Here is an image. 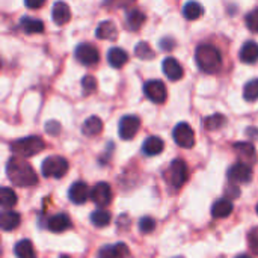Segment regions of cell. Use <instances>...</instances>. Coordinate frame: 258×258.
<instances>
[{"label": "cell", "mask_w": 258, "mask_h": 258, "mask_svg": "<svg viewBox=\"0 0 258 258\" xmlns=\"http://www.w3.org/2000/svg\"><path fill=\"white\" fill-rule=\"evenodd\" d=\"M95 35H97V38H100V39L113 41V39H116V36H118V29H116V26H115L112 21H101V23L98 24L97 30H95Z\"/></svg>", "instance_id": "obj_21"}, {"label": "cell", "mask_w": 258, "mask_h": 258, "mask_svg": "<svg viewBox=\"0 0 258 258\" xmlns=\"http://www.w3.org/2000/svg\"><path fill=\"white\" fill-rule=\"evenodd\" d=\"M101 130H103V122L98 116H89L82 125V133L85 136H89V138L100 135Z\"/></svg>", "instance_id": "obj_23"}, {"label": "cell", "mask_w": 258, "mask_h": 258, "mask_svg": "<svg viewBox=\"0 0 258 258\" xmlns=\"http://www.w3.org/2000/svg\"><path fill=\"white\" fill-rule=\"evenodd\" d=\"M127 60H128V54H127L122 48H119V47H113V48H110L109 53H107V62H109L110 67H113V68H121V67H124V65L127 63Z\"/></svg>", "instance_id": "obj_22"}, {"label": "cell", "mask_w": 258, "mask_h": 258, "mask_svg": "<svg viewBox=\"0 0 258 258\" xmlns=\"http://www.w3.org/2000/svg\"><path fill=\"white\" fill-rule=\"evenodd\" d=\"M227 177L230 180L231 184H246L252 180V169H251V165L245 163V162H239V163H234L228 172H227Z\"/></svg>", "instance_id": "obj_6"}, {"label": "cell", "mask_w": 258, "mask_h": 258, "mask_svg": "<svg viewBox=\"0 0 258 258\" xmlns=\"http://www.w3.org/2000/svg\"><path fill=\"white\" fill-rule=\"evenodd\" d=\"M204 14V8L201 3L192 0V2H187L183 8V15L187 18V20H198L200 17H203Z\"/></svg>", "instance_id": "obj_27"}, {"label": "cell", "mask_w": 258, "mask_h": 258, "mask_svg": "<svg viewBox=\"0 0 258 258\" xmlns=\"http://www.w3.org/2000/svg\"><path fill=\"white\" fill-rule=\"evenodd\" d=\"M160 45H162V48H163V50H172V48H174V45H175V42H174L172 39L166 38V39H162Z\"/></svg>", "instance_id": "obj_42"}, {"label": "cell", "mask_w": 258, "mask_h": 258, "mask_svg": "<svg viewBox=\"0 0 258 258\" xmlns=\"http://www.w3.org/2000/svg\"><path fill=\"white\" fill-rule=\"evenodd\" d=\"M245 21H246V26H248V29H249L251 32L258 33V8L252 9V11L246 15Z\"/></svg>", "instance_id": "obj_36"}, {"label": "cell", "mask_w": 258, "mask_h": 258, "mask_svg": "<svg viewBox=\"0 0 258 258\" xmlns=\"http://www.w3.org/2000/svg\"><path fill=\"white\" fill-rule=\"evenodd\" d=\"M74 54H76V59L82 65H86V67L95 65L100 59V53L92 44H79Z\"/></svg>", "instance_id": "obj_10"}, {"label": "cell", "mask_w": 258, "mask_h": 258, "mask_svg": "<svg viewBox=\"0 0 258 258\" xmlns=\"http://www.w3.org/2000/svg\"><path fill=\"white\" fill-rule=\"evenodd\" d=\"M82 89H83V94L85 95L92 94L97 89V80L92 76H85L82 79Z\"/></svg>", "instance_id": "obj_34"}, {"label": "cell", "mask_w": 258, "mask_h": 258, "mask_svg": "<svg viewBox=\"0 0 258 258\" xmlns=\"http://www.w3.org/2000/svg\"><path fill=\"white\" fill-rule=\"evenodd\" d=\"M45 148L44 141L39 136H27L17 139L11 144V151L18 157H32Z\"/></svg>", "instance_id": "obj_3"}, {"label": "cell", "mask_w": 258, "mask_h": 258, "mask_svg": "<svg viewBox=\"0 0 258 258\" xmlns=\"http://www.w3.org/2000/svg\"><path fill=\"white\" fill-rule=\"evenodd\" d=\"M147 17L144 12L138 11V9H133V11H128L127 15H125V21H127V27L130 30H139L142 27V24L145 23Z\"/></svg>", "instance_id": "obj_26"}, {"label": "cell", "mask_w": 258, "mask_h": 258, "mask_svg": "<svg viewBox=\"0 0 258 258\" xmlns=\"http://www.w3.org/2000/svg\"><path fill=\"white\" fill-rule=\"evenodd\" d=\"M0 204L3 209H12L17 204V194L9 187H2L0 190Z\"/></svg>", "instance_id": "obj_31"}, {"label": "cell", "mask_w": 258, "mask_h": 258, "mask_svg": "<svg viewBox=\"0 0 258 258\" xmlns=\"http://www.w3.org/2000/svg\"><path fill=\"white\" fill-rule=\"evenodd\" d=\"M174 258H183V257H174Z\"/></svg>", "instance_id": "obj_44"}, {"label": "cell", "mask_w": 258, "mask_h": 258, "mask_svg": "<svg viewBox=\"0 0 258 258\" xmlns=\"http://www.w3.org/2000/svg\"><path fill=\"white\" fill-rule=\"evenodd\" d=\"M135 53H136V56H138L139 59H142V60H148V59H153V57L156 56L154 50L150 47L148 42H139V44L136 45V48H135Z\"/></svg>", "instance_id": "obj_32"}, {"label": "cell", "mask_w": 258, "mask_h": 258, "mask_svg": "<svg viewBox=\"0 0 258 258\" xmlns=\"http://www.w3.org/2000/svg\"><path fill=\"white\" fill-rule=\"evenodd\" d=\"M130 254L125 243L106 245L98 251V258H127Z\"/></svg>", "instance_id": "obj_13"}, {"label": "cell", "mask_w": 258, "mask_h": 258, "mask_svg": "<svg viewBox=\"0 0 258 258\" xmlns=\"http://www.w3.org/2000/svg\"><path fill=\"white\" fill-rule=\"evenodd\" d=\"M187 175H189V171H187L186 162L181 159H175V160H172V163L169 165V168L166 171V181L172 187L180 189L186 183Z\"/></svg>", "instance_id": "obj_5"}, {"label": "cell", "mask_w": 258, "mask_h": 258, "mask_svg": "<svg viewBox=\"0 0 258 258\" xmlns=\"http://www.w3.org/2000/svg\"><path fill=\"white\" fill-rule=\"evenodd\" d=\"M51 17H53V21L56 24H59V26L67 24L71 20L70 6L65 2H56L54 6H53V9H51Z\"/></svg>", "instance_id": "obj_16"}, {"label": "cell", "mask_w": 258, "mask_h": 258, "mask_svg": "<svg viewBox=\"0 0 258 258\" xmlns=\"http://www.w3.org/2000/svg\"><path fill=\"white\" fill-rule=\"evenodd\" d=\"M163 148H165V142L157 136H150L142 145V151L147 156H157L163 151Z\"/></svg>", "instance_id": "obj_24"}, {"label": "cell", "mask_w": 258, "mask_h": 258, "mask_svg": "<svg viewBox=\"0 0 258 258\" xmlns=\"http://www.w3.org/2000/svg\"><path fill=\"white\" fill-rule=\"evenodd\" d=\"M60 258H68V257H60Z\"/></svg>", "instance_id": "obj_46"}, {"label": "cell", "mask_w": 258, "mask_h": 258, "mask_svg": "<svg viewBox=\"0 0 258 258\" xmlns=\"http://www.w3.org/2000/svg\"><path fill=\"white\" fill-rule=\"evenodd\" d=\"M236 258H252V257H249V255H246V254H242V255H239V257H236Z\"/></svg>", "instance_id": "obj_43"}, {"label": "cell", "mask_w": 258, "mask_h": 258, "mask_svg": "<svg viewBox=\"0 0 258 258\" xmlns=\"http://www.w3.org/2000/svg\"><path fill=\"white\" fill-rule=\"evenodd\" d=\"M68 198L74 204H85L88 198H91V192L88 189V184L85 181H76L71 184L68 190Z\"/></svg>", "instance_id": "obj_12"}, {"label": "cell", "mask_w": 258, "mask_h": 258, "mask_svg": "<svg viewBox=\"0 0 258 258\" xmlns=\"http://www.w3.org/2000/svg\"><path fill=\"white\" fill-rule=\"evenodd\" d=\"M248 245H249V249L258 255V227L252 228L249 233H248Z\"/></svg>", "instance_id": "obj_37"}, {"label": "cell", "mask_w": 258, "mask_h": 258, "mask_svg": "<svg viewBox=\"0 0 258 258\" xmlns=\"http://www.w3.org/2000/svg\"><path fill=\"white\" fill-rule=\"evenodd\" d=\"M163 73L165 76L172 80V82H177L183 77V67L180 65V62L174 57H166L163 60Z\"/></svg>", "instance_id": "obj_15"}, {"label": "cell", "mask_w": 258, "mask_h": 258, "mask_svg": "<svg viewBox=\"0 0 258 258\" xmlns=\"http://www.w3.org/2000/svg\"><path fill=\"white\" fill-rule=\"evenodd\" d=\"M15 255H17V258H36L32 242L30 240H20L15 245Z\"/></svg>", "instance_id": "obj_28"}, {"label": "cell", "mask_w": 258, "mask_h": 258, "mask_svg": "<svg viewBox=\"0 0 258 258\" xmlns=\"http://www.w3.org/2000/svg\"><path fill=\"white\" fill-rule=\"evenodd\" d=\"M240 60L245 63H254L258 60V44L254 41H248L240 48Z\"/></svg>", "instance_id": "obj_20"}, {"label": "cell", "mask_w": 258, "mask_h": 258, "mask_svg": "<svg viewBox=\"0 0 258 258\" xmlns=\"http://www.w3.org/2000/svg\"><path fill=\"white\" fill-rule=\"evenodd\" d=\"M243 97L246 101H255L258 100V79H254L245 85L243 89Z\"/></svg>", "instance_id": "obj_33"}, {"label": "cell", "mask_w": 258, "mask_h": 258, "mask_svg": "<svg viewBox=\"0 0 258 258\" xmlns=\"http://www.w3.org/2000/svg\"><path fill=\"white\" fill-rule=\"evenodd\" d=\"M172 136H174L175 144L183 148H192L195 145V133H194V128L187 122L177 124Z\"/></svg>", "instance_id": "obj_8"}, {"label": "cell", "mask_w": 258, "mask_h": 258, "mask_svg": "<svg viewBox=\"0 0 258 258\" xmlns=\"http://www.w3.org/2000/svg\"><path fill=\"white\" fill-rule=\"evenodd\" d=\"M154 228H156V221H154L153 218L145 216V218H142V219L139 221V230H141V233L150 234V233L154 231Z\"/></svg>", "instance_id": "obj_35"}, {"label": "cell", "mask_w": 258, "mask_h": 258, "mask_svg": "<svg viewBox=\"0 0 258 258\" xmlns=\"http://www.w3.org/2000/svg\"><path fill=\"white\" fill-rule=\"evenodd\" d=\"M70 227H71V221H70L68 215H65V213L54 215L47 221V228L53 233H63Z\"/></svg>", "instance_id": "obj_17"}, {"label": "cell", "mask_w": 258, "mask_h": 258, "mask_svg": "<svg viewBox=\"0 0 258 258\" xmlns=\"http://www.w3.org/2000/svg\"><path fill=\"white\" fill-rule=\"evenodd\" d=\"M141 127V119L136 115H125L121 118L119 125H118V133L119 138L124 141H130L136 136Z\"/></svg>", "instance_id": "obj_7"}, {"label": "cell", "mask_w": 258, "mask_h": 258, "mask_svg": "<svg viewBox=\"0 0 258 258\" xmlns=\"http://www.w3.org/2000/svg\"><path fill=\"white\" fill-rule=\"evenodd\" d=\"M45 130H47V133L56 136V135L60 132V124H59L57 121H48L47 125H45Z\"/></svg>", "instance_id": "obj_39"}, {"label": "cell", "mask_w": 258, "mask_h": 258, "mask_svg": "<svg viewBox=\"0 0 258 258\" xmlns=\"http://www.w3.org/2000/svg\"><path fill=\"white\" fill-rule=\"evenodd\" d=\"M91 200L95 206H98L101 209L109 206L112 201V187L104 181L97 183L91 190Z\"/></svg>", "instance_id": "obj_11"}, {"label": "cell", "mask_w": 258, "mask_h": 258, "mask_svg": "<svg viewBox=\"0 0 258 258\" xmlns=\"http://www.w3.org/2000/svg\"><path fill=\"white\" fill-rule=\"evenodd\" d=\"M233 203L231 200L228 198H222V200H218L213 207H212V216L216 218V219H224V218H228L231 213H233Z\"/></svg>", "instance_id": "obj_18"}, {"label": "cell", "mask_w": 258, "mask_h": 258, "mask_svg": "<svg viewBox=\"0 0 258 258\" xmlns=\"http://www.w3.org/2000/svg\"><path fill=\"white\" fill-rule=\"evenodd\" d=\"M110 219H112L110 213L106 212V210H103V209L95 210V212H92V215H91V222H92L95 227H98V228L107 227V225L110 224Z\"/></svg>", "instance_id": "obj_30"}, {"label": "cell", "mask_w": 258, "mask_h": 258, "mask_svg": "<svg viewBox=\"0 0 258 258\" xmlns=\"http://www.w3.org/2000/svg\"><path fill=\"white\" fill-rule=\"evenodd\" d=\"M234 150H236L237 156L242 159V162H245L248 165H252V163L257 162V151H255L252 144H249V142H237V144H234Z\"/></svg>", "instance_id": "obj_14"}, {"label": "cell", "mask_w": 258, "mask_h": 258, "mask_svg": "<svg viewBox=\"0 0 258 258\" xmlns=\"http://www.w3.org/2000/svg\"><path fill=\"white\" fill-rule=\"evenodd\" d=\"M257 213H258V204H257Z\"/></svg>", "instance_id": "obj_45"}, {"label": "cell", "mask_w": 258, "mask_h": 258, "mask_svg": "<svg viewBox=\"0 0 258 258\" xmlns=\"http://www.w3.org/2000/svg\"><path fill=\"white\" fill-rule=\"evenodd\" d=\"M21 222V218L17 212H12V210H5L2 212L0 215V227L2 230L5 231H12L15 230Z\"/></svg>", "instance_id": "obj_19"}, {"label": "cell", "mask_w": 258, "mask_h": 258, "mask_svg": "<svg viewBox=\"0 0 258 258\" xmlns=\"http://www.w3.org/2000/svg\"><path fill=\"white\" fill-rule=\"evenodd\" d=\"M6 175L9 181L18 187H32L38 184L36 172L23 157H12L8 160Z\"/></svg>", "instance_id": "obj_1"}, {"label": "cell", "mask_w": 258, "mask_h": 258, "mask_svg": "<svg viewBox=\"0 0 258 258\" xmlns=\"http://www.w3.org/2000/svg\"><path fill=\"white\" fill-rule=\"evenodd\" d=\"M44 3H45V0H24V5L29 9H39L44 6Z\"/></svg>", "instance_id": "obj_40"}, {"label": "cell", "mask_w": 258, "mask_h": 258, "mask_svg": "<svg viewBox=\"0 0 258 258\" xmlns=\"http://www.w3.org/2000/svg\"><path fill=\"white\" fill-rule=\"evenodd\" d=\"M132 3H135V0H106L104 5L112 8V9H119V8H127Z\"/></svg>", "instance_id": "obj_38"}, {"label": "cell", "mask_w": 258, "mask_h": 258, "mask_svg": "<svg viewBox=\"0 0 258 258\" xmlns=\"http://www.w3.org/2000/svg\"><path fill=\"white\" fill-rule=\"evenodd\" d=\"M227 124V118L222 115V113H215V115H210L204 119V127L209 130V132H215V130H219L222 128L224 125Z\"/></svg>", "instance_id": "obj_29"}, {"label": "cell", "mask_w": 258, "mask_h": 258, "mask_svg": "<svg viewBox=\"0 0 258 258\" xmlns=\"http://www.w3.org/2000/svg\"><path fill=\"white\" fill-rule=\"evenodd\" d=\"M144 92H145V95H147L153 103H157V104L165 103L166 98H168L166 86H165V83L160 82V80H148V82L144 85Z\"/></svg>", "instance_id": "obj_9"}, {"label": "cell", "mask_w": 258, "mask_h": 258, "mask_svg": "<svg viewBox=\"0 0 258 258\" xmlns=\"http://www.w3.org/2000/svg\"><path fill=\"white\" fill-rule=\"evenodd\" d=\"M225 192L230 195V200H233V198H237V197L240 195V190H239L237 184H231V186H230V189H227Z\"/></svg>", "instance_id": "obj_41"}, {"label": "cell", "mask_w": 258, "mask_h": 258, "mask_svg": "<svg viewBox=\"0 0 258 258\" xmlns=\"http://www.w3.org/2000/svg\"><path fill=\"white\" fill-rule=\"evenodd\" d=\"M20 27L26 33H42L44 32V23L38 18L32 17H23L20 20Z\"/></svg>", "instance_id": "obj_25"}, {"label": "cell", "mask_w": 258, "mask_h": 258, "mask_svg": "<svg viewBox=\"0 0 258 258\" xmlns=\"http://www.w3.org/2000/svg\"><path fill=\"white\" fill-rule=\"evenodd\" d=\"M195 60L201 71L207 74H216L222 68L221 51L212 44H203L195 51Z\"/></svg>", "instance_id": "obj_2"}, {"label": "cell", "mask_w": 258, "mask_h": 258, "mask_svg": "<svg viewBox=\"0 0 258 258\" xmlns=\"http://www.w3.org/2000/svg\"><path fill=\"white\" fill-rule=\"evenodd\" d=\"M68 168H70V165H68L67 159H63L60 156H51V157H47L42 162L41 171H42L44 177L60 178L68 172Z\"/></svg>", "instance_id": "obj_4"}]
</instances>
